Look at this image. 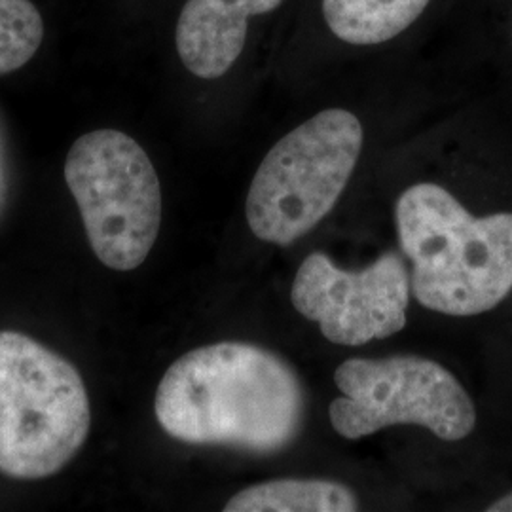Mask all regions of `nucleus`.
Instances as JSON below:
<instances>
[{"mask_svg":"<svg viewBox=\"0 0 512 512\" xmlns=\"http://www.w3.org/2000/svg\"><path fill=\"white\" fill-rule=\"evenodd\" d=\"M365 129L346 109L317 112L281 137L258 165L245 215L256 238L291 245L329 215L363 152Z\"/></svg>","mask_w":512,"mask_h":512,"instance_id":"nucleus-4","label":"nucleus"},{"mask_svg":"<svg viewBox=\"0 0 512 512\" xmlns=\"http://www.w3.org/2000/svg\"><path fill=\"white\" fill-rule=\"evenodd\" d=\"M395 222L423 308L471 317L511 293L512 213L473 217L444 186L420 183L397 200Z\"/></svg>","mask_w":512,"mask_h":512,"instance_id":"nucleus-2","label":"nucleus"},{"mask_svg":"<svg viewBox=\"0 0 512 512\" xmlns=\"http://www.w3.org/2000/svg\"><path fill=\"white\" fill-rule=\"evenodd\" d=\"M410 293V274L397 253L348 272L317 251L300 264L291 300L294 310L317 323L329 342L355 348L401 332Z\"/></svg>","mask_w":512,"mask_h":512,"instance_id":"nucleus-7","label":"nucleus"},{"mask_svg":"<svg viewBox=\"0 0 512 512\" xmlns=\"http://www.w3.org/2000/svg\"><path fill=\"white\" fill-rule=\"evenodd\" d=\"M154 414L171 439L272 456L300 435L306 393L293 366L274 351L217 342L165 370Z\"/></svg>","mask_w":512,"mask_h":512,"instance_id":"nucleus-1","label":"nucleus"},{"mask_svg":"<svg viewBox=\"0 0 512 512\" xmlns=\"http://www.w3.org/2000/svg\"><path fill=\"white\" fill-rule=\"evenodd\" d=\"M281 4L283 0H186L175 27L184 69L203 80L224 76L245 48L251 21Z\"/></svg>","mask_w":512,"mask_h":512,"instance_id":"nucleus-8","label":"nucleus"},{"mask_svg":"<svg viewBox=\"0 0 512 512\" xmlns=\"http://www.w3.org/2000/svg\"><path fill=\"white\" fill-rule=\"evenodd\" d=\"M359 501L348 486L315 478H279L234 495L226 512H353Z\"/></svg>","mask_w":512,"mask_h":512,"instance_id":"nucleus-10","label":"nucleus"},{"mask_svg":"<svg viewBox=\"0 0 512 512\" xmlns=\"http://www.w3.org/2000/svg\"><path fill=\"white\" fill-rule=\"evenodd\" d=\"M344 397L329 406L334 431L348 440L370 437L393 425H420L448 442L473 433V399L444 366L418 357L348 359L334 370Z\"/></svg>","mask_w":512,"mask_h":512,"instance_id":"nucleus-6","label":"nucleus"},{"mask_svg":"<svg viewBox=\"0 0 512 512\" xmlns=\"http://www.w3.org/2000/svg\"><path fill=\"white\" fill-rule=\"evenodd\" d=\"M431 0H321L330 35L351 46H380L410 29Z\"/></svg>","mask_w":512,"mask_h":512,"instance_id":"nucleus-9","label":"nucleus"},{"mask_svg":"<svg viewBox=\"0 0 512 512\" xmlns=\"http://www.w3.org/2000/svg\"><path fill=\"white\" fill-rule=\"evenodd\" d=\"M65 183L99 262L137 270L162 226V186L145 148L118 129L90 131L67 154Z\"/></svg>","mask_w":512,"mask_h":512,"instance_id":"nucleus-5","label":"nucleus"},{"mask_svg":"<svg viewBox=\"0 0 512 512\" xmlns=\"http://www.w3.org/2000/svg\"><path fill=\"white\" fill-rule=\"evenodd\" d=\"M44 40V21L31 0H0V76L27 65Z\"/></svg>","mask_w":512,"mask_h":512,"instance_id":"nucleus-11","label":"nucleus"},{"mask_svg":"<svg viewBox=\"0 0 512 512\" xmlns=\"http://www.w3.org/2000/svg\"><path fill=\"white\" fill-rule=\"evenodd\" d=\"M488 511L490 512H512V492L511 494L503 495L501 499H497L494 501L490 507H488Z\"/></svg>","mask_w":512,"mask_h":512,"instance_id":"nucleus-12","label":"nucleus"},{"mask_svg":"<svg viewBox=\"0 0 512 512\" xmlns=\"http://www.w3.org/2000/svg\"><path fill=\"white\" fill-rule=\"evenodd\" d=\"M92 406L78 368L33 336L0 330V473L42 480L90 437Z\"/></svg>","mask_w":512,"mask_h":512,"instance_id":"nucleus-3","label":"nucleus"}]
</instances>
